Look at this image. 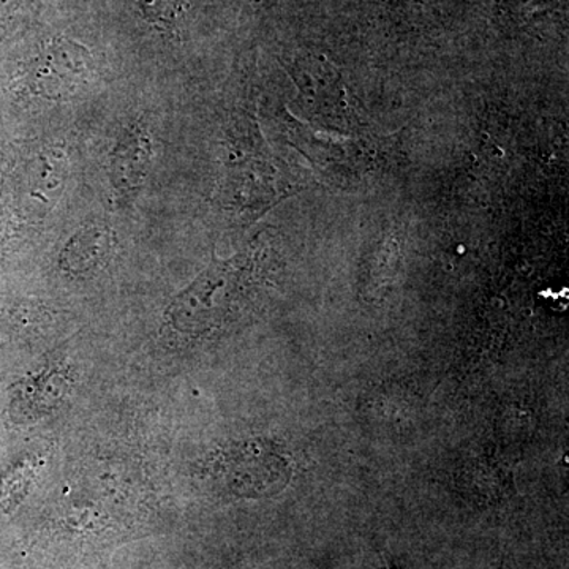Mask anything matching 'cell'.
Returning a JSON list of instances; mask_svg holds the SVG:
<instances>
[{"label":"cell","mask_w":569,"mask_h":569,"mask_svg":"<svg viewBox=\"0 0 569 569\" xmlns=\"http://www.w3.org/2000/svg\"><path fill=\"white\" fill-rule=\"evenodd\" d=\"M114 239L107 228L91 227L70 239L61 254L63 271L82 274L91 271L110 253Z\"/></svg>","instance_id":"6da1fadb"},{"label":"cell","mask_w":569,"mask_h":569,"mask_svg":"<svg viewBox=\"0 0 569 569\" xmlns=\"http://www.w3.org/2000/svg\"><path fill=\"white\" fill-rule=\"evenodd\" d=\"M31 463L21 462L11 467L9 471L0 478V516L10 511L11 505L17 503L22 490L28 486V479H31Z\"/></svg>","instance_id":"7a4b0ae2"},{"label":"cell","mask_w":569,"mask_h":569,"mask_svg":"<svg viewBox=\"0 0 569 569\" xmlns=\"http://www.w3.org/2000/svg\"><path fill=\"white\" fill-rule=\"evenodd\" d=\"M138 3L146 20L171 26L181 14L186 0H138Z\"/></svg>","instance_id":"3957f363"}]
</instances>
